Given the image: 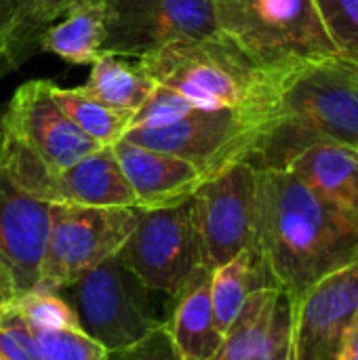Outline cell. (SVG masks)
<instances>
[{
  "instance_id": "obj_1",
  "label": "cell",
  "mask_w": 358,
  "mask_h": 360,
  "mask_svg": "<svg viewBox=\"0 0 358 360\" xmlns=\"http://www.w3.org/2000/svg\"><path fill=\"white\" fill-rule=\"evenodd\" d=\"M255 251L274 287L295 304L358 262V219L295 173L257 169Z\"/></svg>"
},
{
  "instance_id": "obj_2",
  "label": "cell",
  "mask_w": 358,
  "mask_h": 360,
  "mask_svg": "<svg viewBox=\"0 0 358 360\" xmlns=\"http://www.w3.org/2000/svg\"><path fill=\"white\" fill-rule=\"evenodd\" d=\"M314 146L358 152V65L340 57L308 63L285 78L247 162L287 171Z\"/></svg>"
},
{
  "instance_id": "obj_3",
  "label": "cell",
  "mask_w": 358,
  "mask_h": 360,
  "mask_svg": "<svg viewBox=\"0 0 358 360\" xmlns=\"http://www.w3.org/2000/svg\"><path fill=\"white\" fill-rule=\"evenodd\" d=\"M135 61L154 82L181 93L205 112L238 110L270 116L289 76L262 70L224 34L173 42Z\"/></svg>"
},
{
  "instance_id": "obj_4",
  "label": "cell",
  "mask_w": 358,
  "mask_h": 360,
  "mask_svg": "<svg viewBox=\"0 0 358 360\" xmlns=\"http://www.w3.org/2000/svg\"><path fill=\"white\" fill-rule=\"evenodd\" d=\"M51 84V80L21 84L0 118V169L36 198L51 175L103 148L68 118Z\"/></svg>"
},
{
  "instance_id": "obj_5",
  "label": "cell",
  "mask_w": 358,
  "mask_h": 360,
  "mask_svg": "<svg viewBox=\"0 0 358 360\" xmlns=\"http://www.w3.org/2000/svg\"><path fill=\"white\" fill-rule=\"evenodd\" d=\"M215 13L219 34L266 72L338 57L314 0H215Z\"/></svg>"
},
{
  "instance_id": "obj_6",
  "label": "cell",
  "mask_w": 358,
  "mask_h": 360,
  "mask_svg": "<svg viewBox=\"0 0 358 360\" xmlns=\"http://www.w3.org/2000/svg\"><path fill=\"white\" fill-rule=\"evenodd\" d=\"M55 293L72 308L78 329L108 352L135 344L165 323L154 312L156 291L146 287L118 255Z\"/></svg>"
},
{
  "instance_id": "obj_7",
  "label": "cell",
  "mask_w": 358,
  "mask_h": 360,
  "mask_svg": "<svg viewBox=\"0 0 358 360\" xmlns=\"http://www.w3.org/2000/svg\"><path fill=\"white\" fill-rule=\"evenodd\" d=\"M137 224V209L51 205V230L38 289L59 291L120 253Z\"/></svg>"
},
{
  "instance_id": "obj_8",
  "label": "cell",
  "mask_w": 358,
  "mask_h": 360,
  "mask_svg": "<svg viewBox=\"0 0 358 360\" xmlns=\"http://www.w3.org/2000/svg\"><path fill=\"white\" fill-rule=\"evenodd\" d=\"M268 116L238 110H192L165 127H135L122 139L175 154L203 171L205 177L247 160Z\"/></svg>"
},
{
  "instance_id": "obj_9",
  "label": "cell",
  "mask_w": 358,
  "mask_h": 360,
  "mask_svg": "<svg viewBox=\"0 0 358 360\" xmlns=\"http://www.w3.org/2000/svg\"><path fill=\"white\" fill-rule=\"evenodd\" d=\"M118 257L146 287L175 297L205 266L192 198L167 209H137V224Z\"/></svg>"
},
{
  "instance_id": "obj_10",
  "label": "cell",
  "mask_w": 358,
  "mask_h": 360,
  "mask_svg": "<svg viewBox=\"0 0 358 360\" xmlns=\"http://www.w3.org/2000/svg\"><path fill=\"white\" fill-rule=\"evenodd\" d=\"M101 55L141 59L167 44L219 34L215 0H106Z\"/></svg>"
},
{
  "instance_id": "obj_11",
  "label": "cell",
  "mask_w": 358,
  "mask_h": 360,
  "mask_svg": "<svg viewBox=\"0 0 358 360\" xmlns=\"http://www.w3.org/2000/svg\"><path fill=\"white\" fill-rule=\"evenodd\" d=\"M205 268L215 270L243 251L255 249L257 169L234 162L207 177L192 196Z\"/></svg>"
},
{
  "instance_id": "obj_12",
  "label": "cell",
  "mask_w": 358,
  "mask_h": 360,
  "mask_svg": "<svg viewBox=\"0 0 358 360\" xmlns=\"http://www.w3.org/2000/svg\"><path fill=\"white\" fill-rule=\"evenodd\" d=\"M358 321V262L319 281L293 304L295 360H338Z\"/></svg>"
},
{
  "instance_id": "obj_13",
  "label": "cell",
  "mask_w": 358,
  "mask_h": 360,
  "mask_svg": "<svg viewBox=\"0 0 358 360\" xmlns=\"http://www.w3.org/2000/svg\"><path fill=\"white\" fill-rule=\"evenodd\" d=\"M51 230V202L21 190L0 169V255L11 266L19 295L38 289Z\"/></svg>"
},
{
  "instance_id": "obj_14",
  "label": "cell",
  "mask_w": 358,
  "mask_h": 360,
  "mask_svg": "<svg viewBox=\"0 0 358 360\" xmlns=\"http://www.w3.org/2000/svg\"><path fill=\"white\" fill-rule=\"evenodd\" d=\"M215 360H295L289 295L279 287L255 291L224 333Z\"/></svg>"
},
{
  "instance_id": "obj_15",
  "label": "cell",
  "mask_w": 358,
  "mask_h": 360,
  "mask_svg": "<svg viewBox=\"0 0 358 360\" xmlns=\"http://www.w3.org/2000/svg\"><path fill=\"white\" fill-rule=\"evenodd\" d=\"M120 169L135 194L137 209H167L194 196L207 179L192 162L160 150H150L127 139L112 146Z\"/></svg>"
},
{
  "instance_id": "obj_16",
  "label": "cell",
  "mask_w": 358,
  "mask_h": 360,
  "mask_svg": "<svg viewBox=\"0 0 358 360\" xmlns=\"http://www.w3.org/2000/svg\"><path fill=\"white\" fill-rule=\"evenodd\" d=\"M38 198L51 205L137 209L135 194L112 146H103L70 169L51 175Z\"/></svg>"
},
{
  "instance_id": "obj_17",
  "label": "cell",
  "mask_w": 358,
  "mask_h": 360,
  "mask_svg": "<svg viewBox=\"0 0 358 360\" xmlns=\"http://www.w3.org/2000/svg\"><path fill=\"white\" fill-rule=\"evenodd\" d=\"M211 272L205 266L196 268L171 297L173 312L165 325L181 360H215L222 350L224 333L217 329L211 306Z\"/></svg>"
},
{
  "instance_id": "obj_18",
  "label": "cell",
  "mask_w": 358,
  "mask_h": 360,
  "mask_svg": "<svg viewBox=\"0 0 358 360\" xmlns=\"http://www.w3.org/2000/svg\"><path fill=\"white\" fill-rule=\"evenodd\" d=\"M287 171L358 219V152L314 146L300 154Z\"/></svg>"
},
{
  "instance_id": "obj_19",
  "label": "cell",
  "mask_w": 358,
  "mask_h": 360,
  "mask_svg": "<svg viewBox=\"0 0 358 360\" xmlns=\"http://www.w3.org/2000/svg\"><path fill=\"white\" fill-rule=\"evenodd\" d=\"M108 36V4L87 2L70 8L61 21L49 23L40 36V49L72 65L93 63L101 55Z\"/></svg>"
},
{
  "instance_id": "obj_20",
  "label": "cell",
  "mask_w": 358,
  "mask_h": 360,
  "mask_svg": "<svg viewBox=\"0 0 358 360\" xmlns=\"http://www.w3.org/2000/svg\"><path fill=\"white\" fill-rule=\"evenodd\" d=\"M274 287L257 251H243L211 272V306L217 329L226 333L245 302L260 289Z\"/></svg>"
},
{
  "instance_id": "obj_21",
  "label": "cell",
  "mask_w": 358,
  "mask_h": 360,
  "mask_svg": "<svg viewBox=\"0 0 358 360\" xmlns=\"http://www.w3.org/2000/svg\"><path fill=\"white\" fill-rule=\"evenodd\" d=\"M156 82L135 63H127L122 57L99 55L91 63V74L78 89L89 97L133 116L135 110L152 95Z\"/></svg>"
},
{
  "instance_id": "obj_22",
  "label": "cell",
  "mask_w": 358,
  "mask_h": 360,
  "mask_svg": "<svg viewBox=\"0 0 358 360\" xmlns=\"http://www.w3.org/2000/svg\"><path fill=\"white\" fill-rule=\"evenodd\" d=\"M51 93L68 118L99 146H114L131 129V114L114 110L87 93L76 89H63L51 84Z\"/></svg>"
},
{
  "instance_id": "obj_23",
  "label": "cell",
  "mask_w": 358,
  "mask_h": 360,
  "mask_svg": "<svg viewBox=\"0 0 358 360\" xmlns=\"http://www.w3.org/2000/svg\"><path fill=\"white\" fill-rule=\"evenodd\" d=\"M338 57L358 65V0H314Z\"/></svg>"
},
{
  "instance_id": "obj_24",
  "label": "cell",
  "mask_w": 358,
  "mask_h": 360,
  "mask_svg": "<svg viewBox=\"0 0 358 360\" xmlns=\"http://www.w3.org/2000/svg\"><path fill=\"white\" fill-rule=\"evenodd\" d=\"M15 306L34 331H55L78 327L68 302L53 291L34 289L15 300Z\"/></svg>"
},
{
  "instance_id": "obj_25",
  "label": "cell",
  "mask_w": 358,
  "mask_h": 360,
  "mask_svg": "<svg viewBox=\"0 0 358 360\" xmlns=\"http://www.w3.org/2000/svg\"><path fill=\"white\" fill-rule=\"evenodd\" d=\"M40 360H106L108 350L78 327L34 331Z\"/></svg>"
},
{
  "instance_id": "obj_26",
  "label": "cell",
  "mask_w": 358,
  "mask_h": 360,
  "mask_svg": "<svg viewBox=\"0 0 358 360\" xmlns=\"http://www.w3.org/2000/svg\"><path fill=\"white\" fill-rule=\"evenodd\" d=\"M192 110H196V108L181 93L156 82L152 95L141 103L139 110L133 112L131 129H135V127H165V124H171V122L179 120L181 116L190 114Z\"/></svg>"
},
{
  "instance_id": "obj_27",
  "label": "cell",
  "mask_w": 358,
  "mask_h": 360,
  "mask_svg": "<svg viewBox=\"0 0 358 360\" xmlns=\"http://www.w3.org/2000/svg\"><path fill=\"white\" fill-rule=\"evenodd\" d=\"M0 359L40 360L38 340L15 302L0 312Z\"/></svg>"
},
{
  "instance_id": "obj_28",
  "label": "cell",
  "mask_w": 358,
  "mask_h": 360,
  "mask_svg": "<svg viewBox=\"0 0 358 360\" xmlns=\"http://www.w3.org/2000/svg\"><path fill=\"white\" fill-rule=\"evenodd\" d=\"M106 360H181L167 325H158L148 335L137 340L131 346L120 350H112L106 354Z\"/></svg>"
},
{
  "instance_id": "obj_29",
  "label": "cell",
  "mask_w": 358,
  "mask_h": 360,
  "mask_svg": "<svg viewBox=\"0 0 358 360\" xmlns=\"http://www.w3.org/2000/svg\"><path fill=\"white\" fill-rule=\"evenodd\" d=\"M32 0H0V59L11 55L30 30Z\"/></svg>"
},
{
  "instance_id": "obj_30",
  "label": "cell",
  "mask_w": 358,
  "mask_h": 360,
  "mask_svg": "<svg viewBox=\"0 0 358 360\" xmlns=\"http://www.w3.org/2000/svg\"><path fill=\"white\" fill-rule=\"evenodd\" d=\"M87 2H99V0H32L30 30L38 27V25H44V23H53L55 19L63 17L70 8L87 4Z\"/></svg>"
},
{
  "instance_id": "obj_31",
  "label": "cell",
  "mask_w": 358,
  "mask_h": 360,
  "mask_svg": "<svg viewBox=\"0 0 358 360\" xmlns=\"http://www.w3.org/2000/svg\"><path fill=\"white\" fill-rule=\"evenodd\" d=\"M19 297V289L13 276L11 266L4 262V257L0 255V312L4 308H8L15 300Z\"/></svg>"
},
{
  "instance_id": "obj_32",
  "label": "cell",
  "mask_w": 358,
  "mask_h": 360,
  "mask_svg": "<svg viewBox=\"0 0 358 360\" xmlns=\"http://www.w3.org/2000/svg\"><path fill=\"white\" fill-rule=\"evenodd\" d=\"M338 360H358V321L352 333L348 335V342H346V346H344Z\"/></svg>"
},
{
  "instance_id": "obj_33",
  "label": "cell",
  "mask_w": 358,
  "mask_h": 360,
  "mask_svg": "<svg viewBox=\"0 0 358 360\" xmlns=\"http://www.w3.org/2000/svg\"><path fill=\"white\" fill-rule=\"evenodd\" d=\"M0 360H2V359H0Z\"/></svg>"
}]
</instances>
